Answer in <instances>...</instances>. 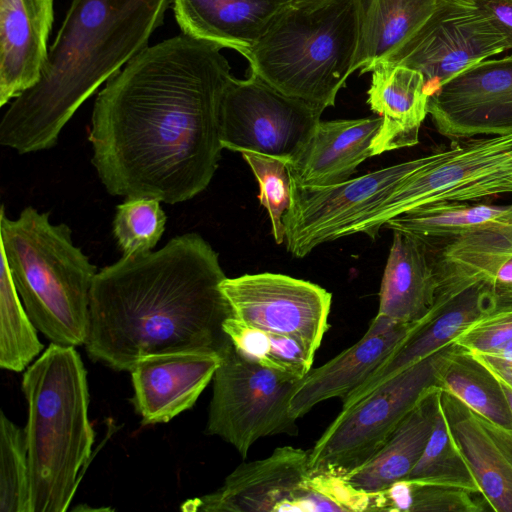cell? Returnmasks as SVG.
Returning <instances> with one entry per match:
<instances>
[{"instance_id": "cell-17", "label": "cell", "mask_w": 512, "mask_h": 512, "mask_svg": "<svg viewBox=\"0 0 512 512\" xmlns=\"http://www.w3.org/2000/svg\"><path fill=\"white\" fill-rule=\"evenodd\" d=\"M431 251L438 281L432 308L475 285L512 307V228L474 232Z\"/></svg>"}, {"instance_id": "cell-15", "label": "cell", "mask_w": 512, "mask_h": 512, "mask_svg": "<svg viewBox=\"0 0 512 512\" xmlns=\"http://www.w3.org/2000/svg\"><path fill=\"white\" fill-rule=\"evenodd\" d=\"M428 114L454 140L512 133V55L481 61L445 83L429 98Z\"/></svg>"}, {"instance_id": "cell-36", "label": "cell", "mask_w": 512, "mask_h": 512, "mask_svg": "<svg viewBox=\"0 0 512 512\" xmlns=\"http://www.w3.org/2000/svg\"><path fill=\"white\" fill-rule=\"evenodd\" d=\"M243 158L250 166L259 184L258 198L267 210L274 240H285L284 216L292 201V179L286 162L275 157L245 151Z\"/></svg>"}, {"instance_id": "cell-39", "label": "cell", "mask_w": 512, "mask_h": 512, "mask_svg": "<svg viewBox=\"0 0 512 512\" xmlns=\"http://www.w3.org/2000/svg\"><path fill=\"white\" fill-rule=\"evenodd\" d=\"M471 355L481 362L500 382L512 389V361L480 354Z\"/></svg>"}, {"instance_id": "cell-35", "label": "cell", "mask_w": 512, "mask_h": 512, "mask_svg": "<svg viewBox=\"0 0 512 512\" xmlns=\"http://www.w3.org/2000/svg\"><path fill=\"white\" fill-rule=\"evenodd\" d=\"M159 200L136 197L117 206L113 233L123 256L151 252L160 240L166 224V215Z\"/></svg>"}, {"instance_id": "cell-33", "label": "cell", "mask_w": 512, "mask_h": 512, "mask_svg": "<svg viewBox=\"0 0 512 512\" xmlns=\"http://www.w3.org/2000/svg\"><path fill=\"white\" fill-rule=\"evenodd\" d=\"M223 328L238 351L265 367L298 379L311 370L315 354L294 339L247 326L233 317Z\"/></svg>"}, {"instance_id": "cell-13", "label": "cell", "mask_w": 512, "mask_h": 512, "mask_svg": "<svg viewBox=\"0 0 512 512\" xmlns=\"http://www.w3.org/2000/svg\"><path fill=\"white\" fill-rule=\"evenodd\" d=\"M221 289L239 322L294 339L314 354L321 345L332 303L321 286L267 272L226 277Z\"/></svg>"}, {"instance_id": "cell-40", "label": "cell", "mask_w": 512, "mask_h": 512, "mask_svg": "<svg viewBox=\"0 0 512 512\" xmlns=\"http://www.w3.org/2000/svg\"><path fill=\"white\" fill-rule=\"evenodd\" d=\"M331 1L333 0H292L294 7L307 10L317 9Z\"/></svg>"}, {"instance_id": "cell-29", "label": "cell", "mask_w": 512, "mask_h": 512, "mask_svg": "<svg viewBox=\"0 0 512 512\" xmlns=\"http://www.w3.org/2000/svg\"><path fill=\"white\" fill-rule=\"evenodd\" d=\"M437 386L487 420L512 429V414L500 381L454 344L438 371Z\"/></svg>"}, {"instance_id": "cell-3", "label": "cell", "mask_w": 512, "mask_h": 512, "mask_svg": "<svg viewBox=\"0 0 512 512\" xmlns=\"http://www.w3.org/2000/svg\"><path fill=\"white\" fill-rule=\"evenodd\" d=\"M170 0H71L39 81L10 104L0 144L20 154L52 148L82 103L148 47Z\"/></svg>"}, {"instance_id": "cell-42", "label": "cell", "mask_w": 512, "mask_h": 512, "mask_svg": "<svg viewBox=\"0 0 512 512\" xmlns=\"http://www.w3.org/2000/svg\"><path fill=\"white\" fill-rule=\"evenodd\" d=\"M471 1H477V2H478V1H480V0H471Z\"/></svg>"}, {"instance_id": "cell-19", "label": "cell", "mask_w": 512, "mask_h": 512, "mask_svg": "<svg viewBox=\"0 0 512 512\" xmlns=\"http://www.w3.org/2000/svg\"><path fill=\"white\" fill-rule=\"evenodd\" d=\"M451 433L491 511L512 512V429L477 414L441 390Z\"/></svg>"}, {"instance_id": "cell-37", "label": "cell", "mask_w": 512, "mask_h": 512, "mask_svg": "<svg viewBox=\"0 0 512 512\" xmlns=\"http://www.w3.org/2000/svg\"><path fill=\"white\" fill-rule=\"evenodd\" d=\"M512 343V307L486 314L464 329L452 344L470 354H491Z\"/></svg>"}, {"instance_id": "cell-5", "label": "cell", "mask_w": 512, "mask_h": 512, "mask_svg": "<svg viewBox=\"0 0 512 512\" xmlns=\"http://www.w3.org/2000/svg\"><path fill=\"white\" fill-rule=\"evenodd\" d=\"M0 250L36 329L54 344H85L97 268L74 245L71 229L31 206L12 220L2 206Z\"/></svg>"}, {"instance_id": "cell-20", "label": "cell", "mask_w": 512, "mask_h": 512, "mask_svg": "<svg viewBox=\"0 0 512 512\" xmlns=\"http://www.w3.org/2000/svg\"><path fill=\"white\" fill-rule=\"evenodd\" d=\"M382 117L320 121L303 148L288 162L292 184L322 188L350 179L357 167L374 156L373 141Z\"/></svg>"}, {"instance_id": "cell-7", "label": "cell", "mask_w": 512, "mask_h": 512, "mask_svg": "<svg viewBox=\"0 0 512 512\" xmlns=\"http://www.w3.org/2000/svg\"><path fill=\"white\" fill-rule=\"evenodd\" d=\"M512 194V133L454 140L412 160L389 196L349 229L374 239L391 219L436 202H477Z\"/></svg>"}, {"instance_id": "cell-16", "label": "cell", "mask_w": 512, "mask_h": 512, "mask_svg": "<svg viewBox=\"0 0 512 512\" xmlns=\"http://www.w3.org/2000/svg\"><path fill=\"white\" fill-rule=\"evenodd\" d=\"M419 324L420 321L398 323L374 317L358 342L298 381L289 400L291 416L297 420L331 398L345 401Z\"/></svg>"}, {"instance_id": "cell-11", "label": "cell", "mask_w": 512, "mask_h": 512, "mask_svg": "<svg viewBox=\"0 0 512 512\" xmlns=\"http://www.w3.org/2000/svg\"><path fill=\"white\" fill-rule=\"evenodd\" d=\"M325 109L288 96L260 77H232L221 105L223 148L290 161L306 144Z\"/></svg>"}, {"instance_id": "cell-18", "label": "cell", "mask_w": 512, "mask_h": 512, "mask_svg": "<svg viewBox=\"0 0 512 512\" xmlns=\"http://www.w3.org/2000/svg\"><path fill=\"white\" fill-rule=\"evenodd\" d=\"M220 360V355L204 352L165 353L139 360L130 371L131 401L142 423H167L192 408Z\"/></svg>"}, {"instance_id": "cell-26", "label": "cell", "mask_w": 512, "mask_h": 512, "mask_svg": "<svg viewBox=\"0 0 512 512\" xmlns=\"http://www.w3.org/2000/svg\"><path fill=\"white\" fill-rule=\"evenodd\" d=\"M441 390L434 385L418 399L384 445L342 478L353 490L372 494L404 480L421 457L433 431Z\"/></svg>"}, {"instance_id": "cell-2", "label": "cell", "mask_w": 512, "mask_h": 512, "mask_svg": "<svg viewBox=\"0 0 512 512\" xmlns=\"http://www.w3.org/2000/svg\"><path fill=\"white\" fill-rule=\"evenodd\" d=\"M218 253L197 233L155 252L123 256L92 283L87 354L116 371L142 358L175 352L220 355L230 339L231 306Z\"/></svg>"}, {"instance_id": "cell-27", "label": "cell", "mask_w": 512, "mask_h": 512, "mask_svg": "<svg viewBox=\"0 0 512 512\" xmlns=\"http://www.w3.org/2000/svg\"><path fill=\"white\" fill-rule=\"evenodd\" d=\"M440 0H360L352 73L371 72L434 13Z\"/></svg>"}, {"instance_id": "cell-14", "label": "cell", "mask_w": 512, "mask_h": 512, "mask_svg": "<svg viewBox=\"0 0 512 512\" xmlns=\"http://www.w3.org/2000/svg\"><path fill=\"white\" fill-rule=\"evenodd\" d=\"M411 169L409 160L329 187L292 184L291 206L283 219L287 250L303 258L320 244L347 236L349 229L389 196Z\"/></svg>"}, {"instance_id": "cell-22", "label": "cell", "mask_w": 512, "mask_h": 512, "mask_svg": "<svg viewBox=\"0 0 512 512\" xmlns=\"http://www.w3.org/2000/svg\"><path fill=\"white\" fill-rule=\"evenodd\" d=\"M502 307L489 290L472 286L443 305L432 308L386 361L342 402L347 408L384 381L452 344L469 325Z\"/></svg>"}, {"instance_id": "cell-8", "label": "cell", "mask_w": 512, "mask_h": 512, "mask_svg": "<svg viewBox=\"0 0 512 512\" xmlns=\"http://www.w3.org/2000/svg\"><path fill=\"white\" fill-rule=\"evenodd\" d=\"M368 495L343 479L313 474L309 450L292 446L240 464L216 491L189 499L183 511L284 512L366 511Z\"/></svg>"}, {"instance_id": "cell-9", "label": "cell", "mask_w": 512, "mask_h": 512, "mask_svg": "<svg viewBox=\"0 0 512 512\" xmlns=\"http://www.w3.org/2000/svg\"><path fill=\"white\" fill-rule=\"evenodd\" d=\"M451 347L411 365L341 409L309 450L312 473L342 479L366 463L421 395L437 386L438 371Z\"/></svg>"}, {"instance_id": "cell-25", "label": "cell", "mask_w": 512, "mask_h": 512, "mask_svg": "<svg viewBox=\"0 0 512 512\" xmlns=\"http://www.w3.org/2000/svg\"><path fill=\"white\" fill-rule=\"evenodd\" d=\"M438 287L431 249L420 239L393 231L375 317L416 323L432 309Z\"/></svg>"}, {"instance_id": "cell-41", "label": "cell", "mask_w": 512, "mask_h": 512, "mask_svg": "<svg viewBox=\"0 0 512 512\" xmlns=\"http://www.w3.org/2000/svg\"><path fill=\"white\" fill-rule=\"evenodd\" d=\"M500 383H501V387L506 396V400H507V403L509 405V408H510V411L512 414V389L509 388L508 386H506L505 384H503L502 382H500Z\"/></svg>"}, {"instance_id": "cell-31", "label": "cell", "mask_w": 512, "mask_h": 512, "mask_svg": "<svg viewBox=\"0 0 512 512\" xmlns=\"http://www.w3.org/2000/svg\"><path fill=\"white\" fill-rule=\"evenodd\" d=\"M28 316L4 254L0 271V366L21 372L40 354L43 344Z\"/></svg>"}, {"instance_id": "cell-32", "label": "cell", "mask_w": 512, "mask_h": 512, "mask_svg": "<svg viewBox=\"0 0 512 512\" xmlns=\"http://www.w3.org/2000/svg\"><path fill=\"white\" fill-rule=\"evenodd\" d=\"M404 480L461 488L481 494L448 424L441 402L426 447Z\"/></svg>"}, {"instance_id": "cell-28", "label": "cell", "mask_w": 512, "mask_h": 512, "mask_svg": "<svg viewBox=\"0 0 512 512\" xmlns=\"http://www.w3.org/2000/svg\"><path fill=\"white\" fill-rule=\"evenodd\" d=\"M472 203L436 202L421 205L391 219L385 226L420 239L432 250L474 232L512 228V204Z\"/></svg>"}, {"instance_id": "cell-6", "label": "cell", "mask_w": 512, "mask_h": 512, "mask_svg": "<svg viewBox=\"0 0 512 512\" xmlns=\"http://www.w3.org/2000/svg\"><path fill=\"white\" fill-rule=\"evenodd\" d=\"M360 0L290 7L243 56L278 91L326 109L352 74Z\"/></svg>"}, {"instance_id": "cell-21", "label": "cell", "mask_w": 512, "mask_h": 512, "mask_svg": "<svg viewBox=\"0 0 512 512\" xmlns=\"http://www.w3.org/2000/svg\"><path fill=\"white\" fill-rule=\"evenodd\" d=\"M53 18V0H0L1 107L39 81Z\"/></svg>"}, {"instance_id": "cell-23", "label": "cell", "mask_w": 512, "mask_h": 512, "mask_svg": "<svg viewBox=\"0 0 512 512\" xmlns=\"http://www.w3.org/2000/svg\"><path fill=\"white\" fill-rule=\"evenodd\" d=\"M182 33L244 56L292 0H173Z\"/></svg>"}, {"instance_id": "cell-38", "label": "cell", "mask_w": 512, "mask_h": 512, "mask_svg": "<svg viewBox=\"0 0 512 512\" xmlns=\"http://www.w3.org/2000/svg\"><path fill=\"white\" fill-rule=\"evenodd\" d=\"M478 2L504 36L508 50H512V0H480Z\"/></svg>"}, {"instance_id": "cell-24", "label": "cell", "mask_w": 512, "mask_h": 512, "mask_svg": "<svg viewBox=\"0 0 512 512\" xmlns=\"http://www.w3.org/2000/svg\"><path fill=\"white\" fill-rule=\"evenodd\" d=\"M371 72L367 103L382 117L372 145L374 156L415 146L428 115L430 96L424 76L411 67L387 62L378 63Z\"/></svg>"}, {"instance_id": "cell-12", "label": "cell", "mask_w": 512, "mask_h": 512, "mask_svg": "<svg viewBox=\"0 0 512 512\" xmlns=\"http://www.w3.org/2000/svg\"><path fill=\"white\" fill-rule=\"evenodd\" d=\"M506 50L504 36L479 2L440 0L428 20L382 62L421 72L431 97L463 71Z\"/></svg>"}, {"instance_id": "cell-30", "label": "cell", "mask_w": 512, "mask_h": 512, "mask_svg": "<svg viewBox=\"0 0 512 512\" xmlns=\"http://www.w3.org/2000/svg\"><path fill=\"white\" fill-rule=\"evenodd\" d=\"M368 495L366 511L483 512L491 510L481 494L461 488L401 480Z\"/></svg>"}, {"instance_id": "cell-34", "label": "cell", "mask_w": 512, "mask_h": 512, "mask_svg": "<svg viewBox=\"0 0 512 512\" xmlns=\"http://www.w3.org/2000/svg\"><path fill=\"white\" fill-rule=\"evenodd\" d=\"M0 511L31 512L25 429L0 416Z\"/></svg>"}, {"instance_id": "cell-1", "label": "cell", "mask_w": 512, "mask_h": 512, "mask_svg": "<svg viewBox=\"0 0 512 512\" xmlns=\"http://www.w3.org/2000/svg\"><path fill=\"white\" fill-rule=\"evenodd\" d=\"M212 42L181 33L148 46L94 103L92 163L107 192L187 201L221 158L220 114L231 67Z\"/></svg>"}, {"instance_id": "cell-10", "label": "cell", "mask_w": 512, "mask_h": 512, "mask_svg": "<svg viewBox=\"0 0 512 512\" xmlns=\"http://www.w3.org/2000/svg\"><path fill=\"white\" fill-rule=\"evenodd\" d=\"M220 358L206 433L221 437L243 457L260 438L297 435L289 400L300 379L253 361L231 341Z\"/></svg>"}, {"instance_id": "cell-4", "label": "cell", "mask_w": 512, "mask_h": 512, "mask_svg": "<svg viewBox=\"0 0 512 512\" xmlns=\"http://www.w3.org/2000/svg\"><path fill=\"white\" fill-rule=\"evenodd\" d=\"M31 512H64L94 442L87 373L73 346L51 343L24 372Z\"/></svg>"}]
</instances>
